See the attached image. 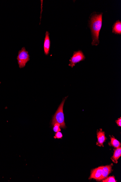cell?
<instances>
[{
  "label": "cell",
  "instance_id": "cell-1",
  "mask_svg": "<svg viewBox=\"0 0 121 182\" xmlns=\"http://www.w3.org/2000/svg\"><path fill=\"white\" fill-rule=\"evenodd\" d=\"M102 13L94 12L90 16L89 23L91 30L93 40L92 45L93 46H97L99 43V37L102 26Z\"/></svg>",
  "mask_w": 121,
  "mask_h": 182
},
{
  "label": "cell",
  "instance_id": "cell-2",
  "mask_svg": "<svg viewBox=\"0 0 121 182\" xmlns=\"http://www.w3.org/2000/svg\"><path fill=\"white\" fill-rule=\"evenodd\" d=\"M67 98V97L64 98L54 115L52 121V125L57 123L59 124L60 126L62 128H65L66 127L65 123L64 115L63 112V107Z\"/></svg>",
  "mask_w": 121,
  "mask_h": 182
},
{
  "label": "cell",
  "instance_id": "cell-3",
  "mask_svg": "<svg viewBox=\"0 0 121 182\" xmlns=\"http://www.w3.org/2000/svg\"><path fill=\"white\" fill-rule=\"evenodd\" d=\"M30 57L28 52L26 50L24 47H23L19 51L17 59L20 69L24 68L26 66V64L30 60Z\"/></svg>",
  "mask_w": 121,
  "mask_h": 182
},
{
  "label": "cell",
  "instance_id": "cell-4",
  "mask_svg": "<svg viewBox=\"0 0 121 182\" xmlns=\"http://www.w3.org/2000/svg\"><path fill=\"white\" fill-rule=\"evenodd\" d=\"M85 59L84 55L81 51H79L74 52V53L73 56L71 59L69 60L70 63L69 66L73 68L75 66L76 63L80 62V61L84 60Z\"/></svg>",
  "mask_w": 121,
  "mask_h": 182
},
{
  "label": "cell",
  "instance_id": "cell-5",
  "mask_svg": "<svg viewBox=\"0 0 121 182\" xmlns=\"http://www.w3.org/2000/svg\"><path fill=\"white\" fill-rule=\"evenodd\" d=\"M103 168V166H100L92 170L90 179H94L97 180H101Z\"/></svg>",
  "mask_w": 121,
  "mask_h": 182
},
{
  "label": "cell",
  "instance_id": "cell-6",
  "mask_svg": "<svg viewBox=\"0 0 121 182\" xmlns=\"http://www.w3.org/2000/svg\"><path fill=\"white\" fill-rule=\"evenodd\" d=\"M49 34L48 31H46L45 33V40H44V53L47 55H48L49 54L50 46H51Z\"/></svg>",
  "mask_w": 121,
  "mask_h": 182
},
{
  "label": "cell",
  "instance_id": "cell-7",
  "mask_svg": "<svg viewBox=\"0 0 121 182\" xmlns=\"http://www.w3.org/2000/svg\"><path fill=\"white\" fill-rule=\"evenodd\" d=\"M97 138H98L97 145L100 147L103 146V144L104 142H105L106 137H105V132L102 131V129H100L99 131L97 132Z\"/></svg>",
  "mask_w": 121,
  "mask_h": 182
},
{
  "label": "cell",
  "instance_id": "cell-8",
  "mask_svg": "<svg viewBox=\"0 0 121 182\" xmlns=\"http://www.w3.org/2000/svg\"><path fill=\"white\" fill-rule=\"evenodd\" d=\"M111 170H112L111 165L103 166L101 180L106 179L111 173Z\"/></svg>",
  "mask_w": 121,
  "mask_h": 182
},
{
  "label": "cell",
  "instance_id": "cell-9",
  "mask_svg": "<svg viewBox=\"0 0 121 182\" xmlns=\"http://www.w3.org/2000/svg\"><path fill=\"white\" fill-rule=\"evenodd\" d=\"M112 33L115 34H121V22L118 20L112 26Z\"/></svg>",
  "mask_w": 121,
  "mask_h": 182
},
{
  "label": "cell",
  "instance_id": "cell-10",
  "mask_svg": "<svg viewBox=\"0 0 121 182\" xmlns=\"http://www.w3.org/2000/svg\"><path fill=\"white\" fill-rule=\"evenodd\" d=\"M121 148L120 147L119 148H116V149L114 150V152L112 158V160L115 163H117L118 160L121 156Z\"/></svg>",
  "mask_w": 121,
  "mask_h": 182
},
{
  "label": "cell",
  "instance_id": "cell-11",
  "mask_svg": "<svg viewBox=\"0 0 121 182\" xmlns=\"http://www.w3.org/2000/svg\"><path fill=\"white\" fill-rule=\"evenodd\" d=\"M109 144L110 145L116 148L121 147L120 143L114 137H111V142L109 143Z\"/></svg>",
  "mask_w": 121,
  "mask_h": 182
},
{
  "label": "cell",
  "instance_id": "cell-12",
  "mask_svg": "<svg viewBox=\"0 0 121 182\" xmlns=\"http://www.w3.org/2000/svg\"><path fill=\"white\" fill-rule=\"evenodd\" d=\"M60 127V126L59 124L57 123H55V124L54 125L53 128L54 131L55 133L58 131H60L61 130Z\"/></svg>",
  "mask_w": 121,
  "mask_h": 182
},
{
  "label": "cell",
  "instance_id": "cell-13",
  "mask_svg": "<svg viewBox=\"0 0 121 182\" xmlns=\"http://www.w3.org/2000/svg\"><path fill=\"white\" fill-rule=\"evenodd\" d=\"M103 182H116L115 177L114 176H111L108 178L107 179H105V180H103Z\"/></svg>",
  "mask_w": 121,
  "mask_h": 182
},
{
  "label": "cell",
  "instance_id": "cell-14",
  "mask_svg": "<svg viewBox=\"0 0 121 182\" xmlns=\"http://www.w3.org/2000/svg\"><path fill=\"white\" fill-rule=\"evenodd\" d=\"M63 137L62 133L60 131H58L57 132L55 133V136H54V138L55 139H61Z\"/></svg>",
  "mask_w": 121,
  "mask_h": 182
},
{
  "label": "cell",
  "instance_id": "cell-15",
  "mask_svg": "<svg viewBox=\"0 0 121 182\" xmlns=\"http://www.w3.org/2000/svg\"><path fill=\"white\" fill-rule=\"evenodd\" d=\"M116 122L118 126H121V118L120 117L118 120H116Z\"/></svg>",
  "mask_w": 121,
  "mask_h": 182
}]
</instances>
